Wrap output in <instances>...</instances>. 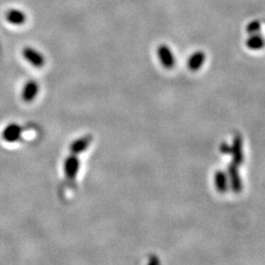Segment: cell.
<instances>
[{"label": "cell", "mask_w": 265, "mask_h": 265, "mask_svg": "<svg viewBox=\"0 0 265 265\" xmlns=\"http://www.w3.org/2000/svg\"><path fill=\"white\" fill-rule=\"evenodd\" d=\"M23 134V128L17 123H10L4 127L1 132V138L4 141L13 143L17 142Z\"/></svg>", "instance_id": "3957f363"}, {"label": "cell", "mask_w": 265, "mask_h": 265, "mask_svg": "<svg viewBox=\"0 0 265 265\" xmlns=\"http://www.w3.org/2000/svg\"><path fill=\"white\" fill-rule=\"evenodd\" d=\"M260 31V23L257 21H253L251 23H249L247 27V32L251 35V34H256L259 33Z\"/></svg>", "instance_id": "4fadbf2b"}, {"label": "cell", "mask_w": 265, "mask_h": 265, "mask_svg": "<svg viewBox=\"0 0 265 265\" xmlns=\"http://www.w3.org/2000/svg\"><path fill=\"white\" fill-rule=\"evenodd\" d=\"M5 18L9 24H12L14 26H21L26 23L27 16L25 12H23L20 9H10L6 12Z\"/></svg>", "instance_id": "9c48e42d"}, {"label": "cell", "mask_w": 265, "mask_h": 265, "mask_svg": "<svg viewBox=\"0 0 265 265\" xmlns=\"http://www.w3.org/2000/svg\"><path fill=\"white\" fill-rule=\"evenodd\" d=\"M205 61V54L202 51H196L190 56L188 60V67L191 71H198Z\"/></svg>", "instance_id": "30bf717a"}, {"label": "cell", "mask_w": 265, "mask_h": 265, "mask_svg": "<svg viewBox=\"0 0 265 265\" xmlns=\"http://www.w3.org/2000/svg\"><path fill=\"white\" fill-rule=\"evenodd\" d=\"M38 92H39L38 83L34 80H30L24 85L22 88L21 92L22 100L25 103H32L36 98Z\"/></svg>", "instance_id": "5b68a950"}, {"label": "cell", "mask_w": 265, "mask_h": 265, "mask_svg": "<svg viewBox=\"0 0 265 265\" xmlns=\"http://www.w3.org/2000/svg\"><path fill=\"white\" fill-rule=\"evenodd\" d=\"M157 56L163 67L171 69L175 65V56L171 48L165 44H162L157 48Z\"/></svg>", "instance_id": "277c9868"}, {"label": "cell", "mask_w": 265, "mask_h": 265, "mask_svg": "<svg viewBox=\"0 0 265 265\" xmlns=\"http://www.w3.org/2000/svg\"><path fill=\"white\" fill-rule=\"evenodd\" d=\"M244 145H243V139L241 136H236L234 138L233 143L231 145L230 154L233 156V163L236 165L242 164L244 161Z\"/></svg>", "instance_id": "ba28073f"}, {"label": "cell", "mask_w": 265, "mask_h": 265, "mask_svg": "<svg viewBox=\"0 0 265 265\" xmlns=\"http://www.w3.org/2000/svg\"><path fill=\"white\" fill-rule=\"evenodd\" d=\"M246 44H247V47H248L251 50H259L264 47L265 39L259 33L251 34L249 37L247 39Z\"/></svg>", "instance_id": "7c38bea8"}, {"label": "cell", "mask_w": 265, "mask_h": 265, "mask_svg": "<svg viewBox=\"0 0 265 265\" xmlns=\"http://www.w3.org/2000/svg\"><path fill=\"white\" fill-rule=\"evenodd\" d=\"M220 150L224 153V154H230V151H231V145H229L228 143L226 142H223L220 146Z\"/></svg>", "instance_id": "5bb4252c"}, {"label": "cell", "mask_w": 265, "mask_h": 265, "mask_svg": "<svg viewBox=\"0 0 265 265\" xmlns=\"http://www.w3.org/2000/svg\"><path fill=\"white\" fill-rule=\"evenodd\" d=\"M80 167H81V160L79 158V155L69 153V155L65 158L64 163H63V171H64V175L66 179L70 181L76 180L80 171Z\"/></svg>", "instance_id": "6da1fadb"}, {"label": "cell", "mask_w": 265, "mask_h": 265, "mask_svg": "<svg viewBox=\"0 0 265 265\" xmlns=\"http://www.w3.org/2000/svg\"><path fill=\"white\" fill-rule=\"evenodd\" d=\"M238 165L231 163L227 169V175L229 179V186L235 192L239 193L243 189V182L238 171Z\"/></svg>", "instance_id": "52a82bcc"}, {"label": "cell", "mask_w": 265, "mask_h": 265, "mask_svg": "<svg viewBox=\"0 0 265 265\" xmlns=\"http://www.w3.org/2000/svg\"><path fill=\"white\" fill-rule=\"evenodd\" d=\"M22 55L29 64L35 68H41L45 65V57L37 49L34 47L31 46L24 47L22 50Z\"/></svg>", "instance_id": "7a4b0ae2"}, {"label": "cell", "mask_w": 265, "mask_h": 265, "mask_svg": "<svg viewBox=\"0 0 265 265\" xmlns=\"http://www.w3.org/2000/svg\"><path fill=\"white\" fill-rule=\"evenodd\" d=\"M92 142V136L91 135H85L83 137H80L79 139L73 141L69 146V153L80 155L83 152H85L90 143Z\"/></svg>", "instance_id": "8992f818"}, {"label": "cell", "mask_w": 265, "mask_h": 265, "mask_svg": "<svg viewBox=\"0 0 265 265\" xmlns=\"http://www.w3.org/2000/svg\"><path fill=\"white\" fill-rule=\"evenodd\" d=\"M214 185L216 190L219 193H225L228 191V189L230 188L229 186V179H228V175L226 172L224 171H217L214 174Z\"/></svg>", "instance_id": "8fae6325"}]
</instances>
